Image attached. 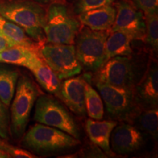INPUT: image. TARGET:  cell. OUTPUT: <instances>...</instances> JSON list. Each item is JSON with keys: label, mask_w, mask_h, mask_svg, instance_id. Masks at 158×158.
Listing matches in <instances>:
<instances>
[{"label": "cell", "mask_w": 158, "mask_h": 158, "mask_svg": "<svg viewBox=\"0 0 158 158\" xmlns=\"http://www.w3.org/2000/svg\"><path fill=\"white\" fill-rule=\"evenodd\" d=\"M116 13L113 5H106L83 12L78 14V20L83 25L93 30H110L115 21Z\"/></svg>", "instance_id": "cell-14"}, {"label": "cell", "mask_w": 158, "mask_h": 158, "mask_svg": "<svg viewBox=\"0 0 158 158\" xmlns=\"http://www.w3.org/2000/svg\"><path fill=\"white\" fill-rule=\"evenodd\" d=\"M133 40V37L125 31L110 30L106 42V62L114 56L132 55Z\"/></svg>", "instance_id": "cell-18"}, {"label": "cell", "mask_w": 158, "mask_h": 158, "mask_svg": "<svg viewBox=\"0 0 158 158\" xmlns=\"http://www.w3.org/2000/svg\"><path fill=\"white\" fill-rule=\"evenodd\" d=\"M133 92L138 107L157 108L158 68L156 61H151L143 76L133 88Z\"/></svg>", "instance_id": "cell-12"}, {"label": "cell", "mask_w": 158, "mask_h": 158, "mask_svg": "<svg viewBox=\"0 0 158 158\" xmlns=\"http://www.w3.org/2000/svg\"><path fill=\"white\" fill-rule=\"evenodd\" d=\"M10 108V132L13 138L20 139L25 133L31 110L40 92L30 78L22 76L18 80Z\"/></svg>", "instance_id": "cell-4"}, {"label": "cell", "mask_w": 158, "mask_h": 158, "mask_svg": "<svg viewBox=\"0 0 158 158\" xmlns=\"http://www.w3.org/2000/svg\"><path fill=\"white\" fill-rule=\"evenodd\" d=\"M116 1V0H76L74 5V11L78 15L89 10L113 5Z\"/></svg>", "instance_id": "cell-24"}, {"label": "cell", "mask_w": 158, "mask_h": 158, "mask_svg": "<svg viewBox=\"0 0 158 158\" xmlns=\"http://www.w3.org/2000/svg\"><path fill=\"white\" fill-rule=\"evenodd\" d=\"M3 150L5 151L10 157L14 158H32L37 157L33 154H31L28 150L21 149V148L9 145L6 143H4Z\"/></svg>", "instance_id": "cell-27"}, {"label": "cell", "mask_w": 158, "mask_h": 158, "mask_svg": "<svg viewBox=\"0 0 158 158\" xmlns=\"http://www.w3.org/2000/svg\"><path fill=\"white\" fill-rule=\"evenodd\" d=\"M15 45H17L12 42L10 40L7 39V37L2 36V35H0V52L5 50V49L15 46Z\"/></svg>", "instance_id": "cell-28"}, {"label": "cell", "mask_w": 158, "mask_h": 158, "mask_svg": "<svg viewBox=\"0 0 158 158\" xmlns=\"http://www.w3.org/2000/svg\"><path fill=\"white\" fill-rule=\"evenodd\" d=\"M110 30L98 31L83 27L76 35V51L86 70L97 71L106 62V42Z\"/></svg>", "instance_id": "cell-5"}, {"label": "cell", "mask_w": 158, "mask_h": 158, "mask_svg": "<svg viewBox=\"0 0 158 158\" xmlns=\"http://www.w3.org/2000/svg\"><path fill=\"white\" fill-rule=\"evenodd\" d=\"M36 2L40 4V5H51L54 3H62L64 0H33Z\"/></svg>", "instance_id": "cell-29"}, {"label": "cell", "mask_w": 158, "mask_h": 158, "mask_svg": "<svg viewBox=\"0 0 158 158\" xmlns=\"http://www.w3.org/2000/svg\"><path fill=\"white\" fill-rule=\"evenodd\" d=\"M146 25L145 39L151 49L157 52L158 50V15L157 13L144 14Z\"/></svg>", "instance_id": "cell-23"}, {"label": "cell", "mask_w": 158, "mask_h": 158, "mask_svg": "<svg viewBox=\"0 0 158 158\" xmlns=\"http://www.w3.org/2000/svg\"><path fill=\"white\" fill-rule=\"evenodd\" d=\"M86 81L83 76L65 79L61 85L59 96L72 112L79 116L86 114L85 106V86Z\"/></svg>", "instance_id": "cell-13"}, {"label": "cell", "mask_w": 158, "mask_h": 158, "mask_svg": "<svg viewBox=\"0 0 158 158\" xmlns=\"http://www.w3.org/2000/svg\"><path fill=\"white\" fill-rule=\"evenodd\" d=\"M39 54L60 81L77 76L83 69L73 44H44L40 48Z\"/></svg>", "instance_id": "cell-7"}, {"label": "cell", "mask_w": 158, "mask_h": 158, "mask_svg": "<svg viewBox=\"0 0 158 158\" xmlns=\"http://www.w3.org/2000/svg\"><path fill=\"white\" fill-rule=\"evenodd\" d=\"M4 143H5V142L2 141L1 140H0V149H2V150H3V146H4Z\"/></svg>", "instance_id": "cell-31"}, {"label": "cell", "mask_w": 158, "mask_h": 158, "mask_svg": "<svg viewBox=\"0 0 158 158\" xmlns=\"http://www.w3.org/2000/svg\"><path fill=\"white\" fill-rule=\"evenodd\" d=\"M114 4L116 11V18L110 30L125 31L133 40H144L146 25L143 12L129 0H116Z\"/></svg>", "instance_id": "cell-10"}, {"label": "cell", "mask_w": 158, "mask_h": 158, "mask_svg": "<svg viewBox=\"0 0 158 158\" xmlns=\"http://www.w3.org/2000/svg\"><path fill=\"white\" fill-rule=\"evenodd\" d=\"M85 106L86 114L91 118L101 120L103 117L104 107L101 96L87 82L85 86Z\"/></svg>", "instance_id": "cell-22"}, {"label": "cell", "mask_w": 158, "mask_h": 158, "mask_svg": "<svg viewBox=\"0 0 158 158\" xmlns=\"http://www.w3.org/2000/svg\"><path fill=\"white\" fill-rule=\"evenodd\" d=\"M10 134V115L7 106L0 100V137L7 139Z\"/></svg>", "instance_id": "cell-25"}, {"label": "cell", "mask_w": 158, "mask_h": 158, "mask_svg": "<svg viewBox=\"0 0 158 158\" xmlns=\"http://www.w3.org/2000/svg\"><path fill=\"white\" fill-rule=\"evenodd\" d=\"M0 35L7 37L17 45L30 48L38 53L41 45L27 35L25 31L10 21L0 15Z\"/></svg>", "instance_id": "cell-19"}, {"label": "cell", "mask_w": 158, "mask_h": 158, "mask_svg": "<svg viewBox=\"0 0 158 158\" xmlns=\"http://www.w3.org/2000/svg\"><path fill=\"white\" fill-rule=\"evenodd\" d=\"M81 22L63 3L49 5L43 27L45 42L53 44H73Z\"/></svg>", "instance_id": "cell-3"}, {"label": "cell", "mask_w": 158, "mask_h": 158, "mask_svg": "<svg viewBox=\"0 0 158 158\" xmlns=\"http://www.w3.org/2000/svg\"><path fill=\"white\" fill-rule=\"evenodd\" d=\"M96 86L108 113L114 119L126 122L138 108L133 89L116 87L100 81H96Z\"/></svg>", "instance_id": "cell-9"}, {"label": "cell", "mask_w": 158, "mask_h": 158, "mask_svg": "<svg viewBox=\"0 0 158 158\" xmlns=\"http://www.w3.org/2000/svg\"><path fill=\"white\" fill-rule=\"evenodd\" d=\"M19 72L9 65L0 64V100L7 107L14 96Z\"/></svg>", "instance_id": "cell-21"}, {"label": "cell", "mask_w": 158, "mask_h": 158, "mask_svg": "<svg viewBox=\"0 0 158 158\" xmlns=\"http://www.w3.org/2000/svg\"><path fill=\"white\" fill-rule=\"evenodd\" d=\"M38 53L21 45H15L0 52V63L29 68L37 59Z\"/></svg>", "instance_id": "cell-20"}, {"label": "cell", "mask_w": 158, "mask_h": 158, "mask_svg": "<svg viewBox=\"0 0 158 158\" xmlns=\"http://www.w3.org/2000/svg\"><path fill=\"white\" fill-rule=\"evenodd\" d=\"M29 70L32 73L43 89L48 93L59 96L62 85L60 80L42 57H39L31 65Z\"/></svg>", "instance_id": "cell-16"}, {"label": "cell", "mask_w": 158, "mask_h": 158, "mask_svg": "<svg viewBox=\"0 0 158 158\" xmlns=\"http://www.w3.org/2000/svg\"><path fill=\"white\" fill-rule=\"evenodd\" d=\"M0 15L21 27L41 46L45 44L46 10L42 5L33 0H0Z\"/></svg>", "instance_id": "cell-1"}, {"label": "cell", "mask_w": 158, "mask_h": 158, "mask_svg": "<svg viewBox=\"0 0 158 158\" xmlns=\"http://www.w3.org/2000/svg\"><path fill=\"white\" fill-rule=\"evenodd\" d=\"M10 155L2 149H0V158H9Z\"/></svg>", "instance_id": "cell-30"}, {"label": "cell", "mask_w": 158, "mask_h": 158, "mask_svg": "<svg viewBox=\"0 0 158 158\" xmlns=\"http://www.w3.org/2000/svg\"><path fill=\"white\" fill-rule=\"evenodd\" d=\"M134 5L143 13V14H151L157 13L158 0H133Z\"/></svg>", "instance_id": "cell-26"}, {"label": "cell", "mask_w": 158, "mask_h": 158, "mask_svg": "<svg viewBox=\"0 0 158 158\" xmlns=\"http://www.w3.org/2000/svg\"><path fill=\"white\" fill-rule=\"evenodd\" d=\"M97 71V81L119 88L133 89L141 78L131 55L112 57Z\"/></svg>", "instance_id": "cell-8"}, {"label": "cell", "mask_w": 158, "mask_h": 158, "mask_svg": "<svg viewBox=\"0 0 158 158\" xmlns=\"http://www.w3.org/2000/svg\"><path fill=\"white\" fill-rule=\"evenodd\" d=\"M34 120L37 123L62 130L79 139L78 124L68 110L56 99L48 95H40L36 100Z\"/></svg>", "instance_id": "cell-6"}, {"label": "cell", "mask_w": 158, "mask_h": 158, "mask_svg": "<svg viewBox=\"0 0 158 158\" xmlns=\"http://www.w3.org/2000/svg\"><path fill=\"white\" fill-rule=\"evenodd\" d=\"M21 145L37 154L47 155L66 151L80 145L79 139L57 128L37 123L23 134Z\"/></svg>", "instance_id": "cell-2"}, {"label": "cell", "mask_w": 158, "mask_h": 158, "mask_svg": "<svg viewBox=\"0 0 158 158\" xmlns=\"http://www.w3.org/2000/svg\"><path fill=\"white\" fill-rule=\"evenodd\" d=\"M117 124L116 121H100L89 118L86 122V130L90 141L105 152L111 151L110 147V134Z\"/></svg>", "instance_id": "cell-15"}, {"label": "cell", "mask_w": 158, "mask_h": 158, "mask_svg": "<svg viewBox=\"0 0 158 158\" xmlns=\"http://www.w3.org/2000/svg\"><path fill=\"white\" fill-rule=\"evenodd\" d=\"M155 139L158 134V109L138 107L126 121Z\"/></svg>", "instance_id": "cell-17"}, {"label": "cell", "mask_w": 158, "mask_h": 158, "mask_svg": "<svg viewBox=\"0 0 158 158\" xmlns=\"http://www.w3.org/2000/svg\"><path fill=\"white\" fill-rule=\"evenodd\" d=\"M148 135L131 124H116L110 134L112 151L118 155L137 152L147 143Z\"/></svg>", "instance_id": "cell-11"}]
</instances>
